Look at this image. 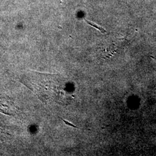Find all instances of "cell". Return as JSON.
Masks as SVG:
<instances>
[{
    "label": "cell",
    "mask_w": 156,
    "mask_h": 156,
    "mask_svg": "<svg viewBox=\"0 0 156 156\" xmlns=\"http://www.w3.org/2000/svg\"><path fill=\"white\" fill-rule=\"evenodd\" d=\"M62 120H63V122H64V123H66L67 125L68 126H71V127H73V128H78L79 129V127H78L77 126H75L74 124H73L71 123H70V122H68L67 120H64V119H62Z\"/></svg>",
    "instance_id": "1"
}]
</instances>
